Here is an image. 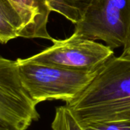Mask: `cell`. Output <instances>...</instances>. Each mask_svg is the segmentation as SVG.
<instances>
[{"instance_id": "ba28073f", "label": "cell", "mask_w": 130, "mask_h": 130, "mask_svg": "<svg viewBox=\"0 0 130 130\" xmlns=\"http://www.w3.org/2000/svg\"><path fill=\"white\" fill-rule=\"evenodd\" d=\"M52 130H84L71 110L65 104L57 106L51 122Z\"/></svg>"}, {"instance_id": "5b68a950", "label": "cell", "mask_w": 130, "mask_h": 130, "mask_svg": "<svg viewBox=\"0 0 130 130\" xmlns=\"http://www.w3.org/2000/svg\"><path fill=\"white\" fill-rule=\"evenodd\" d=\"M51 41V47L27 59L71 70L91 71L100 68L114 56L109 46L74 33L66 39Z\"/></svg>"}, {"instance_id": "8992f818", "label": "cell", "mask_w": 130, "mask_h": 130, "mask_svg": "<svg viewBox=\"0 0 130 130\" xmlns=\"http://www.w3.org/2000/svg\"><path fill=\"white\" fill-rule=\"evenodd\" d=\"M25 25V38H43L52 41L47 29L51 12L47 0H9Z\"/></svg>"}, {"instance_id": "277c9868", "label": "cell", "mask_w": 130, "mask_h": 130, "mask_svg": "<svg viewBox=\"0 0 130 130\" xmlns=\"http://www.w3.org/2000/svg\"><path fill=\"white\" fill-rule=\"evenodd\" d=\"M25 90L16 60L0 56V130H27L40 118Z\"/></svg>"}, {"instance_id": "8fae6325", "label": "cell", "mask_w": 130, "mask_h": 130, "mask_svg": "<svg viewBox=\"0 0 130 130\" xmlns=\"http://www.w3.org/2000/svg\"><path fill=\"white\" fill-rule=\"evenodd\" d=\"M0 12H2L10 19L13 25L19 28L20 31V37L24 38V22L20 15H19V13L17 12V11L15 9V8L12 6V5L9 0H0Z\"/></svg>"}, {"instance_id": "6da1fadb", "label": "cell", "mask_w": 130, "mask_h": 130, "mask_svg": "<svg viewBox=\"0 0 130 130\" xmlns=\"http://www.w3.org/2000/svg\"><path fill=\"white\" fill-rule=\"evenodd\" d=\"M66 105L80 123L130 119V60L112 57L85 90Z\"/></svg>"}, {"instance_id": "9c48e42d", "label": "cell", "mask_w": 130, "mask_h": 130, "mask_svg": "<svg viewBox=\"0 0 130 130\" xmlns=\"http://www.w3.org/2000/svg\"><path fill=\"white\" fill-rule=\"evenodd\" d=\"M80 124L84 130H130V119L89 121Z\"/></svg>"}, {"instance_id": "7a4b0ae2", "label": "cell", "mask_w": 130, "mask_h": 130, "mask_svg": "<svg viewBox=\"0 0 130 130\" xmlns=\"http://www.w3.org/2000/svg\"><path fill=\"white\" fill-rule=\"evenodd\" d=\"M22 82L38 105L47 100L68 103L91 83L100 69L80 71L40 63L27 58L16 60Z\"/></svg>"}, {"instance_id": "52a82bcc", "label": "cell", "mask_w": 130, "mask_h": 130, "mask_svg": "<svg viewBox=\"0 0 130 130\" xmlns=\"http://www.w3.org/2000/svg\"><path fill=\"white\" fill-rule=\"evenodd\" d=\"M93 0H47L51 12H55L74 24L78 23L84 16Z\"/></svg>"}, {"instance_id": "30bf717a", "label": "cell", "mask_w": 130, "mask_h": 130, "mask_svg": "<svg viewBox=\"0 0 130 130\" xmlns=\"http://www.w3.org/2000/svg\"><path fill=\"white\" fill-rule=\"evenodd\" d=\"M20 31L10 19L0 12V43L6 44L9 41L19 38Z\"/></svg>"}, {"instance_id": "7c38bea8", "label": "cell", "mask_w": 130, "mask_h": 130, "mask_svg": "<svg viewBox=\"0 0 130 130\" xmlns=\"http://www.w3.org/2000/svg\"><path fill=\"white\" fill-rule=\"evenodd\" d=\"M119 57L122 59L130 60V42L127 44V46L123 47V51Z\"/></svg>"}, {"instance_id": "3957f363", "label": "cell", "mask_w": 130, "mask_h": 130, "mask_svg": "<svg viewBox=\"0 0 130 130\" xmlns=\"http://www.w3.org/2000/svg\"><path fill=\"white\" fill-rule=\"evenodd\" d=\"M74 33L112 50L125 47L130 42V0H93Z\"/></svg>"}]
</instances>
